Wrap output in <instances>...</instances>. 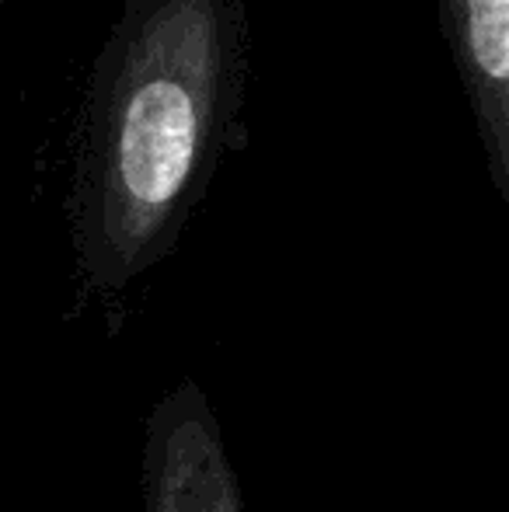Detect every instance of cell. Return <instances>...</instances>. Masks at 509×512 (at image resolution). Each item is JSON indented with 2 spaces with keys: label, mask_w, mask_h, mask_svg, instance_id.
Here are the masks:
<instances>
[{
  "label": "cell",
  "mask_w": 509,
  "mask_h": 512,
  "mask_svg": "<svg viewBox=\"0 0 509 512\" xmlns=\"http://www.w3.org/2000/svg\"><path fill=\"white\" fill-rule=\"evenodd\" d=\"M245 0H123L91 67L70 230L91 293H123L182 241L241 143Z\"/></svg>",
  "instance_id": "cell-1"
},
{
  "label": "cell",
  "mask_w": 509,
  "mask_h": 512,
  "mask_svg": "<svg viewBox=\"0 0 509 512\" xmlns=\"http://www.w3.org/2000/svg\"><path fill=\"white\" fill-rule=\"evenodd\" d=\"M140 492L143 512H248L224 429L192 377L150 408Z\"/></svg>",
  "instance_id": "cell-2"
},
{
  "label": "cell",
  "mask_w": 509,
  "mask_h": 512,
  "mask_svg": "<svg viewBox=\"0 0 509 512\" xmlns=\"http://www.w3.org/2000/svg\"><path fill=\"white\" fill-rule=\"evenodd\" d=\"M433 7L489 182L509 206V0H433Z\"/></svg>",
  "instance_id": "cell-3"
}]
</instances>
